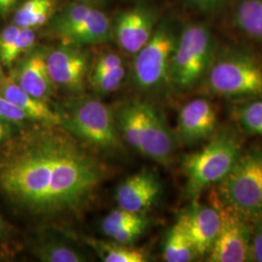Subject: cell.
Wrapping results in <instances>:
<instances>
[{"mask_svg": "<svg viewBox=\"0 0 262 262\" xmlns=\"http://www.w3.org/2000/svg\"><path fill=\"white\" fill-rule=\"evenodd\" d=\"M29 120L27 114L17 105L0 95V121L9 123H19Z\"/></svg>", "mask_w": 262, "mask_h": 262, "instance_id": "28", "label": "cell"}, {"mask_svg": "<svg viewBox=\"0 0 262 262\" xmlns=\"http://www.w3.org/2000/svg\"><path fill=\"white\" fill-rule=\"evenodd\" d=\"M123 66L122 59L121 56L115 53L105 54L103 56H100L97 60L96 64L94 66V73L93 74H98L102 73L105 71H109L116 67Z\"/></svg>", "mask_w": 262, "mask_h": 262, "instance_id": "30", "label": "cell"}, {"mask_svg": "<svg viewBox=\"0 0 262 262\" xmlns=\"http://www.w3.org/2000/svg\"><path fill=\"white\" fill-rule=\"evenodd\" d=\"M176 224L187 235L197 255L207 257L220 229V215L215 207L194 201L180 214Z\"/></svg>", "mask_w": 262, "mask_h": 262, "instance_id": "10", "label": "cell"}, {"mask_svg": "<svg viewBox=\"0 0 262 262\" xmlns=\"http://www.w3.org/2000/svg\"><path fill=\"white\" fill-rule=\"evenodd\" d=\"M158 175L148 169L125 179L117 188L116 200L119 207L134 213H144L157 203L161 194Z\"/></svg>", "mask_w": 262, "mask_h": 262, "instance_id": "13", "label": "cell"}, {"mask_svg": "<svg viewBox=\"0 0 262 262\" xmlns=\"http://www.w3.org/2000/svg\"><path fill=\"white\" fill-rule=\"evenodd\" d=\"M155 29V14L147 8L135 7L117 17L114 33L122 50L135 55L150 40Z\"/></svg>", "mask_w": 262, "mask_h": 262, "instance_id": "14", "label": "cell"}, {"mask_svg": "<svg viewBox=\"0 0 262 262\" xmlns=\"http://www.w3.org/2000/svg\"><path fill=\"white\" fill-rule=\"evenodd\" d=\"M56 126L28 134L0 159V187L12 201L41 215L75 211L105 179L99 160Z\"/></svg>", "mask_w": 262, "mask_h": 262, "instance_id": "1", "label": "cell"}, {"mask_svg": "<svg viewBox=\"0 0 262 262\" xmlns=\"http://www.w3.org/2000/svg\"><path fill=\"white\" fill-rule=\"evenodd\" d=\"M143 215H145L144 213L129 212L119 207V209L114 210L104 219L102 222V230L105 234L109 236L117 228L132 222H135L141 219Z\"/></svg>", "mask_w": 262, "mask_h": 262, "instance_id": "26", "label": "cell"}, {"mask_svg": "<svg viewBox=\"0 0 262 262\" xmlns=\"http://www.w3.org/2000/svg\"><path fill=\"white\" fill-rule=\"evenodd\" d=\"M209 196L220 215V229L207 261H252V221L224 202L214 187Z\"/></svg>", "mask_w": 262, "mask_h": 262, "instance_id": "8", "label": "cell"}, {"mask_svg": "<svg viewBox=\"0 0 262 262\" xmlns=\"http://www.w3.org/2000/svg\"><path fill=\"white\" fill-rule=\"evenodd\" d=\"M48 70L54 84L66 91H83L88 71V57L73 45L56 48L47 54Z\"/></svg>", "mask_w": 262, "mask_h": 262, "instance_id": "11", "label": "cell"}, {"mask_svg": "<svg viewBox=\"0 0 262 262\" xmlns=\"http://www.w3.org/2000/svg\"><path fill=\"white\" fill-rule=\"evenodd\" d=\"M83 2H92V1H96V0H81Z\"/></svg>", "mask_w": 262, "mask_h": 262, "instance_id": "34", "label": "cell"}, {"mask_svg": "<svg viewBox=\"0 0 262 262\" xmlns=\"http://www.w3.org/2000/svg\"><path fill=\"white\" fill-rule=\"evenodd\" d=\"M0 95L17 105L31 121L49 126H61V117L49 107L46 101L38 99L23 90L14 80H0Z\"/></svg>", "mask_w": 262, "mask_h": 262, "instance_id": "16", "label": "cell"}, {"mask_svg": "<svg viewBox=\"0 0 262 262\" xmlns=\"http://www.w3.org/2000/svg\"><path fill=\"white\" fill-rule=\"evenodd\" d=\"M1 225H2V223H1V217H0V228H1Z\"/></svg>", "mask_w": 262, "mask_h": 262, "instance_id": "36", "label": "cell"}, {"mask_svg": "<svg viewBox=\"0 0 262 262\" xmlns=\"http://www.w3.org/2000/svg\"><path fill=\"white\" fill-rule=\"evenodd\" d=\"M46 56L40 51L29 54L19 64L14 80L30 95L44 101L53 94L56 86L48 70Z\"/></svg>", "mask_w": 262, "mask_h": 262, "instance_id": "15", "label": "cell"}, {"mask_svg": "<svg viewBox=\"0 0 262 262\" xmlns=\"http://www.w3.org/2000/svg\"><path fill=\"white\" fill-rule=\"evenodd\" d=\"M178 36L170 24H160L150 40L135 54L133 81L140 90L157 91L170 82L169 68Z\"/></svg>", "mask_w": 262, "mask_h": 262, "instance_id": "9", "label": "cell"}, {"mask_svg": "<svg viewBox=\"0 0 262 262\" xmlns=\"http://www.w3.org/2000/svg\"><path fill=\"white\" fill-rule=\"evenodd\" d=\"M148 226L149 220L146 215H143L141 219L135 222H132L117 228L109 235V237L112 238L117 243L130 245L143 235L148 228Z\"/></svg>", "mask_w": 262, "mask_h": 262, "instance_id": "24", "label": "cell"}, {"mask_svg": "<svg viewBox=\"0 0 262 262\" xmlns=\"http://www.w3.org/2000/svg\"><path fill=\"white\" fill-rule=\"evenodd\" d=\"M217 123L215 106L211 101L206 98L192 99L179 113V138L187 145L207 141L219 129Z\"/></svg>", "mask_w": 262, "mask_h": 262, "instance_id": "12", "label": "cell"}, {"mask_svg": "<svg viewBox=\"0 0 262 262\" xmlns=\"http://www.w3.org/2000/svg\"><path fill=\"white\" fill-rule=\"evenodd\" d=\"M243 150V141L239 132L225 127L217 129L200 150L187 155L182 162L187 179V198L194 200L202 192L221 183L234 166Z\"/></svg>", "mask_w": 262, "mask_h": 262, "instance_id": "3", "label": "cell"}, {"mask_svg": "<svg viewBox=\"0 0 262 262\" xmlns=\"http://www.w3.org/2000/svg\"><path fill=\"white\" fill-rule=\"evenodd\" d=\"M59 114L61 127L76 139L108 152L120 151L123 148L114 113L100 100L94 97L75 98Z\"/></svg>", "mask_w": 262, "mask_h": 262, "instance_id": "5", "label": "cell"}, {"mask_svg": "<svg viewBox=\"0 0 262 262\" xmlns=\"http://www.w3.org/2000/svg\"><path fill=\"white\" fill-rule=\"evenodd\" d=\"M125 76V69L123 66L116 67L109 71L98 74H93L92 83L94 89L102 94L111 93L120 88Z\"/></svg>", "mask_w": 262, "mask_h": 262, "instance_id": "25", "label": "cell"}, {"mask_svg": "<svg viewBox=\"0 0 262 262\" xmlns=\"http://www.w3.org/2000/svg\"><path fill=\"white\" fill-rule=\"evenodd\" d=\"M234 23L247 37L262 45V0H240L235 7Z\"/></svg>", "mask_w": 262, "mask_h": 262, "instance_id": "18", "label": "cell"}, {"mask_svg": "<svg viewBox=\"0 0 262 262\" xmlns=\"http://www.w3.org/2000/svg\"><path fill=\"white\" fill-rule=\"evenodd\" d=\"M216 54L213 30L204 24H190L179 34L173 52L169 80L181 91H189L203 82Z\"/></svg>", "mask_w": 262, "mask_h": 262, "instance_id": "6", "label": "cell"}, {"mask_svg": "<svg viewBox=\"0 0 262 262\" xmlns=\"http://www.w3.org/2000/svg\"><path fill=\"white\" fill-rule=\"evenodd\" d=\"M232 118L245 133L262 137V96L238 101L232 108Z\"/></svg>", "mask_w": 262, "mask_h": 262, "instance_id": "20", "label": "cell"}, {"mask_svg": "<svg viewBox=\"0 0 262 262\" xmlns=\"http://www.w3.org/2000/svg\"><path fill=\"white\" fill-rule=\"evenodd\" d=\"M215 188L219 197L251 221L262 216V148H251L240 157Z\"/></svg>", "mask_w": 262, "mask_h": 262, "instance_id": "7", "label": "cell"}, {"mask_svg": "<svg viewBox=\"0 0 262 262\" xmlns=\"http://www.w3.org/2000/svg\"><path fill=\"white\" fill-rule=\"evenodd\" d=\"M38 258L44 262L85 261L83 254L74 249L60 243L42 244L37 249Z\"/></svg>", "mask_w": 262, "mask_h": 262, "instance_id": "23", "label": "cell"}, {"mask_svg": "<svg viewBox=\"0 0 262 262\" xmlns=\"http://www.w3.org/2000/svg\"><path fill=\"white\" fill-rule=\"evenodd\" d=\"M104 262L148 261V254L137 248L124 244L106 243L99 240H88Z\"/></svg>", "mask_w": 262, "mask_h": 262, "instance_id": "22", "label": "cell"}, {"mask_svg": "<svg viewBox=\"0 0 262 262\" xmlns=\"http://www.w3.org/2000/svg\"><path fill=\"white\" fill-rule=\"evenodd\" d=\"M198 9L205 12H211L216 9L224 0H190Z\"/></svg>", "mask_w": 262, "mask_h": 262, "instance_id": "31", "label": "cell"}, {"mask_svg": "<svg viewBox=\"0 0 262 262\" xmlns=\"http://www.w3.org/2000/svg\"><path fill=\"white\" fill-rule=\"evenodd\" d=\"M207 93L235 102L262 96V62L242 49L215 54L203 80Z\"/></svg>", "mask_w": 262, "mask_h": 262, "instance_id": "4", "label": "cell"}, {"mask_svg": "<svg viewBox=\"0 0 262 262\" xmlns=\"http://www.w3.org/2000/svg\"><path fill=\"white\" fill-rule=\"evenodd\" d=\"M196 252L187 235L177 224L166 236L163 245V258L167 262H189L197 257Z\"/></svg>", "mask_w": 262, "mask_h": 262, "instance_id": "21", "label": "cell"}, {"mask_svg": "<svg viewBox=\"0 0 262 262\" xmlns=\"http://www.w3.org/2000/svg\"><path fill=\"white\" fill-rule=\"evenodd\" d=\"M19 0H0V14L4 15L12 9Z\"/></svg>", "mask_w": 262, "mask_h": 262, "instance_id": "33", "label": "cell"}, {"mask_svg": "<svg viewBox=\"0 0 262 262\" xmlns=\"http://www.w3.org/2000/svg\"><path fill=\"white\" fill-rule=\"evenodd\" d=\"M112 35L111 24L103 12L93 8L78 26L61 33L58 38L64 44L81 46L106 43Z\"/></svg>", "mask_w": 262, "mask_h": 262, "instance_id": "17", "label": "cell"}, {"mask_svg": "<svg viewBox=\"0 0 262 262\" xmlns=\"http://www.w3.org/2000/svg\"><path fill=\"white\" fill-rule=\"evenodd\" d=\"M54 10V0H27L15 13L14 23L20 28L34 29L46 24Z\"/></svg>", "mask_w": 262, "mask_h": 262, "instance_id": "19", "label": "cell"}, {"mask_svg": "<svg viewBox=\"0 0 262 262\" xmlns=\"http://www.w3.org/2000/svg\"><path fill=\"white\" fill-rule=\"evenodd\" d=\"M114 117L122 141L148 159L164 166L170 164L176 138L157 107L138 99L128 100L118 107Z\"/></svg>", "mask_w": 262, "mask_h": 262, "instance_id": "2", "label": "cell"}, {"mask_svg": "<svg viewBox=\"0 0 262 262\" xmlns=\"http://www.w3.org/2000/svg\"><path fill=\"white\" fill-rule=\"evenodd\" d=\"M3 78V75H2V71H1V67H0V80Z\"/></svg>", "mask_w": 262, "mask_h": 262, "instance_id": "35", "label": "cell"}, {"mask_svg": "<svg viewBox=\"0 0 262 262\" xmlns=\"http://www.w3.org/2000/svg\"><path fill=\"white\" fill-rule=\"evenodd\" d=\"M21 28L18 26H9L0 33V62L5 66H12V54L19 37Z\"/></svg>", "mask_w": 262, "mask_h": 262, "instance_id": "27", "label": "cell"}, {"mask_svg": "<svg viewBox=\"0 0 262 262\" xmlns=\"http://www.w3.org/2000/svg\"><path fill=\"white\" fill-rule=\"evenodd\" d=\"M12 134L11 123L0 121V144L8 140Z\"/></svg>", "mask_w": 262, "mask_h": 262, "instance_id": "32", "label": "cell"}, {"mask_svg": "<svg viewBox=\"0 0 262 262\" xmlns=\"http://www.w3.org/2000/svg\"><path fill=\"white\" fill-rule=\"evenodd\" d=\"M252 261L262 262V216L252 221Z\"/></svg>", "mask_w": 262, "mask_h": 262, "instance_id": "29", "label": "cell"}]
</instances>
